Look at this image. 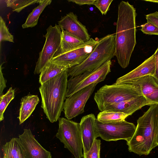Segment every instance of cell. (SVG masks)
Returning a JSON list of instances; mask_svg holds the SVG:
<instances>
[{
  "mask_svg": "<svg viewBox=\"0 0 158 158\" xmlns=\"http://www.w3.org/2000/svg\"><path fill=\"white\" fill-rule=\"evenodd\" d=\"M40 101L38 96L29 94L21 99L19 109V124L27 119L31 115Z\"/></svg>",
  "mask_w": 158,
  "mask_h": 158,
  "instance_id": "obj_19",
  "label": "cell"
},
{
  "mask_svg": "<svg viewBox=\"0 0 158 158\" xmlns=\"http://www.w3.org/2000/svg\"><path fill=\"white\" fill-rule=\"evenodd\" d=\"M58 24L61 30L84 42L91 38L86 27L78 20L77 15L73 12L62 17Z\"/></svg>",
  "mask_w": 158,
  "mask_h": 158,
  "instance_id": "obj_12",
  "label": "cell"
},
{
  "mask_svg": "<svg viewBox=\"0 0 158 158\" xmlns=\"http://www.w3.org/2000/svg\"><path fill=\"white\" fill-rule=\"evenodd\" d=\"M111 61L109 60L96 69L70 77L68 81L66 97L92 84H98L103 81L111 72Z\"/></svg>",
  "mask_w": 158,
  "mask_h": 158,
  "instance_id": "obj_7",
  "label": "cell"
},
{
  "mask_svg": "<svg viewBox=\"0 0 158 158\" xmlns=\"http://www.w3.org/2000/svg\"><path fill=\"white\" fill-rule=\"evenodd\" d=\"M62 31L60 47L54 56L66 52L82 45L85 42Z\"/></svg>",
  "mask_w": 158,
  "mask_h": 158,
  "instance_id": "obj_20",
  "label": "cell"
},
{
  "mask_svg": "<svg viewBox=\"0 0 158 158\" xmlns=\"http://www.w3.org/2000/svg\"><path fill=\"white\" fill-rule=\"evenodd\" d=\"M42 0H7L5 1L6 6L12 9L14 11L19 12L27 7L35 3L41 2Z\"/></svg>",
  "mask_w": 158,
  "mask_h": 158,
  "instance_id": "obj_24",
  "label": "cell"
},
{
  "mask_svg": "<svg viewBox=\"0 0 158 158\" xmlns=\"http://www.w3.org/2000/svg\"><path fill=\"white\" fill-rule=\"evenodd\" d=\"M145 1L151 2L154 3H158V0H144Z\"/></svg>",
  "mask_w": 158,
  "mask_h": 158,
  "instance_id": "obj_35",
  "label": "cell"
},
{
  "mask_svg": "<svg viewBox=\"0 0 158 158\" xmlns=\"http://www.w3.org/2000/svg\"><path fill=\"white\" fill-rule=\"evenodd\" d=\"M68 76L66 69L41 85L39 87L42 100L41 107L47 118L51 123L58 120L64 109Z\"/></svg>",
  "mask_w": 158,
  "mask_h": 158,
  "instance_id": "obj_2",
  "label": "cell"
},
{
  "mask_svg": "<svg viewBox=\"0 0 158 158\" xmlns=\"http://www.w3.org/2000/svg\"><path fill=\"white\" fill-rule=\"evenodd\" d=\"M146 18L147 22L152 23L158 28V11L146 15Z\"/></svg>",
  "mask_w": 158,
  "mask_h": 158,
  "instance_id": "obj_30",
  "label": "cell"
},
{
  "mask_svg": "<svg viewBox=\"0 0 158 158\" xmlns=\"http://www.w3.org/2000/svg\"><path fill=\"white\" fill-rule=\"evenodd\" d=\"M136 9L129 2L122 1L118 5L115 34L114 56L120 66L128 65L136 44Z\"/></svg>",
  "mask_w": 158,
  "mask_h": 158,
  "instance_id": "obj_1",
  "label": "cell"
},
{
  "mask_svg": "<svg viewBox=\"0 0 158 158\" xmlns=\"http://www.w3.org/2000/svg\"><path fill=\"white\" fill-rule=\"evenodd\" d=\"M129 116L123 113L109 110L100 111L96 119L102 123H110L118 122L125 120Z\"/></svg>",
  "mask_w": 158,
  "mask_h": 158,
  "instance_id": "obj_23",
  "label": "cell"
},
{
  "mask_svg": "<svg viewBox=\"0 0 158 158\" xmlns=\"http://www.w3.org/2000/svg\"><path fill=\"white\" fill-rule=\"evenodd\" d=\"M2 64H1L0 65V96L3 95V91L6 87V80L4 78L2 71Z\"/></svg>",
  "mask_w": 158,
  "mask_h": 158,
  "instance_id": "obj_31",
  "label": "cell"
},
{
  "mask_svg": "<svg viewBox=\"0 0 158 158\" xmlns=\"http://www.w3.org/2000/svg\"><path fill=\"white\" fill-rule=\"evenodd\" d=\"M143 96L139 86L128 83L105 85L94 94V99L99 110L106 106Z\"/></svg>",
  "mask_w": 158,
  "mask_h": 158,
  "instance_id": "obj_5",
  "label": "cell"
},
{
  "mask_svg": "<svg viewBox=\"0 0 158 158\" xmlns=\"http://www.w3.org/2000/svg\"><path fill=\"white\" fill-rule=\"evenodd\" d=\"M113 0H95L94 5L97 7L102 15H106L110 10Z\"/></svg>",
  "mask_w": 158,
  "mask_h": 158,
  "instance_id": "obj_28",
  "label": "cell"
},
{
  "mask_svg": "<svg viewBox=\"0 0 158 158\" xmlns=\"http://www.w3.org/2000/svg\"><path fill=\"white\" fill-rule=\"evenodd\" d=\"M154 54L155 56V72L153 77L158 84V47Z\"/></svg>",
  "mask_w": 158,
  "mask_h": 158,
  "instance_id": "obj_33",
  "label": "cell"
},
{
  "mask_svg": "<svg viewBox=\"0 0 158 158\" xmlns=\"http://www.w3.org/2000/svg\"><path fill=\"white\" fill-rule=\"evenodd\" d=\"M158 117V104L150 106L137 120L135 131L127 143L128 149L139 156L148 155L156 146V132Z\"/></svg>",
  "mask_w": 158,
  "mask_h": 158,
  "instance_id": "obj_3",
  "label": "cell"
},
{
  "mask_svg": "<svg viewBox=\"0 0 158 158\" xmlns=\"http://www.w3.org/2000/svg\"><path fill=\"white\" fill-rule=\"evenodd\" d=\"M155 143L156 147L158 146V117L156 130Z\"/></svg>",
  "mask_w": 158,
  "mask_h": 158,
  "instance_id": "obj_34",
  "label": "cell"
},
{
  "mask_svg": "<svg viewBox=\"0 0 158 158\" xmlns=\"http://www.w3.org/2000/svg\"><path fill=\"white\" fill-rule=\"evenodd\" d=\"M155 72V56L154 54L137 68L118 78L115 83H125L128 81L148 75L153 76Z\"/></svg>",
  "mask_w": 158,
  "mask_h": 158,
  "instance_id": "obj_16",
  "label": "cell"
},
{
  "mask_svg": "<svg viewBox=\"0 0 158 158\" xmlns=\"http://www.w3.org/2000/svg\"><path fill=\"white\" fill-rule=\"evenodd\" d=\"M69 2L75 3L79 5H94L95 0H68Z\"/></svg>",
  "mask_w": 158,
  "mask_h": 158,
  "instance_id": "obj_32",
  "label": "cell"
},
{
  "mask_svg": "<svg viewBox=\"0 0 158 158\" xmlns=\"http://www.w3.org/2000/svg\"><path fill=\"white\" fill-rule=\"evenodd\" d=\"M67 69L65 66L51 61L46 65L41 70L39 76V82L41 85Z\"/></svg>",
  "mask_w": 158,
  "mask_h": 158,
  "instance_id": "obj_21",
  "label": "cell"
},
{
  "mask_svg": "<svg viewBox=\"0 0 158 158\" xmlns=\"http://www.w3.org/2000/svg\"><path fill=\"white\" fill-rule=\"evenodd\" d=\"M115 34L98 39L88 57L79 64L67 69L69 76L74 77L88 70L96 69L114 56Z\"/></svg>",
  "mask_w": 158,
  "mask_h": 158,
  "instance_id": "obj_4",
  "label": "cell"
},
{
  "mask_svg": "<svg viewBox=\"0 0 158 158\" xmlns=\"http://www.w3.org/2000/svg\"><path fill=\"white\" fill-rule=\"evenodd\" d=\"M95 124L99 137L108 141L124 139L128 142L132 137L136 128L133 123L125 120L105 123L96 119Z\"/></svg>",
  "mask_w": 158,
  "mask_h": 158,
  "instance_id": "obj_9",
  "label": "cell"
},
{
  "mask_svg": "<svg viewBox=\"0 0 158 158\" xmlns=\"http://www.w3.org/2000/svg\"><path fill=\"white\" fill-rule=\"evenodd\" d=\"M58 120L59 128L56 137L75 158H82L83 145L80 123L64 118L60 117Z\"/></svg>",
  "mask_w": 158,
  "mask_h": 158,
  "instance_id": "obj_6",
  "label": "cell"
},
{
  "mask_svg": "<svg viewBox=\"0 0 158 158\" xmlns=\"http://www.w3.org/2000/svg\"><path fill=\"white\" fill-rule=\"evenodd\" d=\"M97 84H92L67 97L64 106L67 119L70 120L84 112L85 104Z\"/></svg>",
  "mask_w": 158,
  "mask_h": 158,
  "instance_id": "obj_11",
  "label": "cell"
},
{
  "mask_svg": "<svg viewBox=\"0 0 158 158\" xmlns=\"http://www.w3.org/2000/svg\"><path fill=\"white\" fill-rule=\"evenodd\" d=\"M19 137L28 158H52L50 152L40 144L30 129H24Z\"/></svg>",
  "mask_w": 158,
  "mask_h": 158,
  "instance_id": "obj_13",
  "label": "cell"
},
{
  "mask_svg": "<svg viewBox=\"0 0 158 158\" xmlns=\"http://www.w3.org/2000/svg\"><path fill=\"white\" fill-rule=\"evenodd\" d=\"M141 31L144 34L158 35V28L152 23L148 22L141 26Z\"/></svg>",
  "mask_w": 158,
  "mask_h": 158,
  "instance_id": "obj_29",
  "label": "cell"
},
{
  "mask_svg": "<svg viewBox=\"0 0 158 158\" xmlns=\"http://www.w3.org/2000/svg\"><path fill=\"white\" fill-rule=\"evenodd\" d=\"M15 97V90L10 87L6 93L0 97V121L4 118L3 114L9 104Z\"/></svg>",
  "mask_w": 158,
  "mask_h": 158,
  "instance_id": "obj_25",
  "label": "cell"
},
{
  "mask_svg": "<svg viewBox=\"0 0 158 158\" xmlns=\"http://www.w3.org/2000/svg\"><path fill=\"white\" fill-rule=\"evenodd\" d=\"M7 41L14 42L13 36L10 32L6 23L2 18L0 17V42Z\"/></svg>",
  "mask_w": 158,
  "mask_h": 158,
  "instance_id": "obj_26",
  "label": "cell"
},
{
  "mask_svg": "<svg viewBox=\"0 0 158 158\" xmlns=\"http://www.w3.org/2000/svg\"><path fill=\"white\" fill-rule=\"evenodd\" d=\"M2 158H28L19 138H13L2 148Z\"/></svg>",
  "mask_w": 158,
  "mask_h": 158,
  "instance_id": "obj_18",
  "label": "cell"
},
{
  "mask_svg": "<svg viewBox=\"0 0 158 158\" xmlns=\"http://www.w3.org/2000/svg\"><path fill=\"white\" fill-rule=\"evenodd\" d=\"M98 40L91 38L88 41L75 49L54 56L51 62L68 69L78 65L89 55L98 43Z\"/></svg>",
  "mask_w": 158,
  "mask_h": 158,
  "instance_id": "obj_10",
  "label": "cell"
},
{
  "mask_svg": "<svg viewBox=\"0 0 158 158\" xmlns=\"http://www.w3.org/2000/svg\"><path fill=\"white\" fill-rule=\"evenodd\" d=\"M101 141L96 139L89 150L86 153H83L84 158H100Z\"/></svg>",
  "mask_w": 158,
  "mask_h": 158,
  "instance_id": "obj_27",
  "label": "cell"
},
{
  "mask_svg": "<svg viewBox=\"0 0 158 158\" xmlns=\"http://www.w3.org/2000/svg\"><path fill=\"white\" fill-rule=\"evenodd\" d=\"M96 119L93 114L85 115L81 119L80 124L83 153H86L89 150L94 140L99 137L96 126Z\"/></svg>",
  "mask_w": 158,
  "mask_h": 158,
  "instance_id": "obj_14",
  "label": "cell"
},
{
  "mask_svg": "<svg viewBox=\"0 0 158 158\" xmlns=\"http://www.w3.org/2000/svg\"><path fill=\"white\" fill-rule=\"evenodd\" d=\"M125 83L139 86L145 98L155 104H158V84L152 76H145Z\"/></svg>",
  "mask_w": 158,
  "mask_h": 158,
  "instance_id": "obj_17",
  "label": "cell"
},
{
  "mask_svg": "<svg viewBox=\"0 0 158 158\" xmlns=\"http://www.w3.org/2000/svg\"><path fill=\"white\" fill-rule=\"evenodd\" d=\"M62 31L58 25L50 26L44 36L45 41L36 63L34 71L39 74L43 68L51 61L56 52L60 49L61 43Z\"/></svg>",
  "mask_w": 158,
  "mask_h": 158,
  "instance_id": "obj_8",
  "label": "cell"
},
{
  "mask_svg": "<svg viewBox=\"0 0 158 158\" xmlns=\"http://www.w3.org/2000/svg\"><path fill=\"white\" fill-rule=\"evenodd\" d=\"M154 104H155L148 99L144 96H141L108 106L103 109V111L120 112L130 116L144 106Z\"/></svg>",
  "mask_w": 158,
  "mask_h": 158,
  "instance_id": "obj_15",
  "label": "cell"
},
{
  "mask_svg": "<svg viewBox=\"0 0 158 158\" xmlns=\"http://www.w3.org/2000/svg\"><path fill=\"white\" fill-rule=\"evenodd\" d=\"M51 0H42L39 5L35 8L28 15L25 23L22 25L23 28L32 27L38 23L40 16L45 8L50 5Z\"/></svg>",
  "mask_w": 158,
  "mask_h": 158,
  "instance_id": "obj_22",
  "label": "cell"
}]
</instances>
